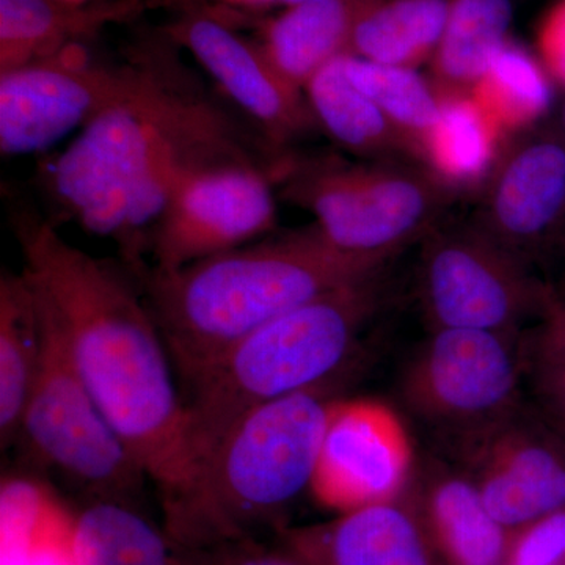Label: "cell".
<instances>
[{
    "instance_id": "6da1fadb",
    "label": "cell",
    "mask_w": 565,
    "mask_h": 565,
    "mask_svg": "<svg viewBox=\"0 0 565 565\" xmlns=\"http://www.w3.org/2000/svg\"><path fill=\"white\" fill-rule=\"evenodd\" d=\"M24 274L61 327L107 422L162 504L191 486L188 411L147 300L114 264L63 239L51 223L17 221Z\"/></svg>"
},
{
    "instance_id": "7a4b0ae2",
    "label": "cell",
    "mask_w": 565,
    "mask_h": 565,
    "mask_svg": "<svg viewBox=\"0 0 565 565\" xmlns=\"http://www.w3.org/2000/svg\"><path fill=\"white\" fill-rule=\"evenodd\" d=\"M316 228L218 253L177 270H136L173 367L189 386L230 349L274 319L381 275Z\"/></svg>"
},
{
    "instance_id": "3957f363",
    "label": "cell",
    "mask_w": 565,
    "mask_h": 565,
    "mask_svg": "<svg viewBox=\"0 0 565 565\" xmlns=\"http://www.w3.org/2000/svg\"><path fill=\"white\" fill-rule=\"evenodd\" d=\"M333 401L323 385L259 405L234 424L191 486L162 504L177 548L258 535L311 489Z\"/></svg>"
},
{
    "instance_id": "277c9868",
    "label": "cell",
    "mask_w": 565,
    "mask_h": 565,
    "mask_svg": "<svg viewBox=\"0 0 565 565\" xmlns=\"http://www.w3.org/2000/svg\"><path fill=\"white\" fill-rule=\"evenodd\" d=\"M381 300L379 275L323 294L256 330L189 386L188 440L195 473L253 408L332 377Z\"/></svg>"
},
{
    "instance_id": "5b68a950",
    "label": "cell",
    "mask_w": 565,
    "mask_h": 565,
    "mask_svg": "<svg viewBox=\"0 0 565 565\" xmlns=\"http://www.w3.org/2000/svg\"><path fill=\"white\" fill-rule=\"evenodd\" d=\"M134 77L117 102L81 129L47 172V189L82 228L118 241L134 182L156 151L181 134L228 120L193 90L158 51L134 57Z\"/></svg>"
},
{
    "instance_id": "8992f818",
    "label": "cell",
    "mask_w": 565,
    "mask_h": 565,
    "mask_svg": "<svg viewBox=\"0 0 565 565\" xmlns=\"http://www.w3.org/2000/svg\"><path fill=\"white\" fill-rule=\"evenodd\" d=\"M35 294L43 348L20 435L40 463L79 487L90 501L132 503L147 475L96 404L54 315Z\"/></svg>"
},
{
    "instance_id": "52a82bcc",
    "label": "cell",
    "mask_w": 565,
    "mask_h": 565,
    "mask_svg": "<svg viewBox=\"0 0 565 565\" xmlns=\"http://www.w3.org/2000/svg\"><path fill=\"white\" fill-rule=\"evenodd\" d=\"M445 188L433 173L394 163L318 161L291 170L285 195L315 215L334 247L385 264L434 232Z\"/></svg>"
},
{
    "instance_id": "ba28073f",
    "label": "cell",
    "mask_w": 565,
    "mask_h": 565,
    "mask_svg": "<svg viewBox=\"0 0 565 565\" xmlns=\"http://www.w3.org/2000/svg\"><path fill=\"white\" fill-rule=\"evenodd\" d=\"M520 334L435 329L403 375L405 404L455 448L515 412L527 367Z\"/></svg>"
},
{
    "instance_id": "9c48e42d",
    "label": "cell",
    "mask_w": 565,
    "mask_h": 565,
    "mask_svg": "<svg viewBox=\"0 0 565 565\" xmlns=\"http://www.w3.org/2000/svg\"><path fill=\"white\" fill-rule=\"evenodd\" d=\"M419 274L424 311L435 329L520 334L541 318L552 288L530 263L476 226L427 234Z\"/></svg>"
},
{
    "instance_id": "30bf717a",
    "label": "cell",
    "mask_w": 565,
    "mask_h": 565,
    "mask_svg": "<svg viewBox=\"0 0 565 565\" xmlns=\"http://www.w3.org/2000/svg\"><path fill=\"white\" fill-rule=\"evenodd\" d=\"M275 222L273 182L252 158L196 163L152 232V269L169 273L252 244L273 232Z\"/></svg>"
},
{
    "instance_id": "8fae6325",
    "label": "cell",
    "mask_w": 565,
    "mask_h": 565,
    "mask_svg": "<svg viewBox=\"0 0 565 565\" xmlns=\"http://www.w3.org/2000/svg\"><path fill=\"white\" fill-rule=\"evenodd\" d=\"M134 62L103 65L82 44L0 73V151L47 150L128 90Z\"/></svg>"
},
{
    "instance_id": "7c38bea8",
    "label": "cell",
    "mask_w": 565,
    "mask_h": 565,
    "mask_svg": "<svg viewBox=\"0 0 565 565\" xmlns=\"http://www.w3.org/2000/svg\"><path fill=\"white\" fill-rule=\"evenodd\" d=\"M455 452L490 514L511 533L565 508V438L537 407L520 405Z\"/></svg>"
},
{
    "instance_id": "4fadbf2b",
    "label": "cell",
    "mask_w": 565,
    "mask_h": 565,
    "mask_svg": "<svg viewBox=\"0 0 565 565\" xmlns=\"http://www.w3.org/2000/svg\"><path fill=\"white\" fill-rule=\"evenodd\" d=\"M412 468L411 438L388 405L333 401L310 492L323 508L344 514L399 500Z\"/></svg>"
},
{
    "instance_id": "5bb4252c",
    "label": "cell",
    "mask_w": 565,
    "mask_h": 565,
    "mask_svg": "<svg viewBox=\"0 0 565 565\" xmlns=\"http://www.w3.org/2000/svg\"><path fill=\"white\" fill-rule=\"evenodd\" d=\"M478 226L527 263L565 228V137L561 129L530 134L500 156L489 177Z\"/></svg>"
},
{
    "instance_id": "9a60e30c",
    "label": "cell",
    "mask_w": 565,
    "mask_h": 565,
    "mask_svg": "<svg viewBox=\"0 0 565 565\" xmlns=\"http://www.w3.org/2000/svg\"><path fill=\"white\" fill-rule=\"evenodd\" d=\"M170 36L274 143L296 139L315 125L303 92L282 79L259 44L203 14L182 18L170 28Z\"/></svg>"
},
{
    "instance_id": "2e32d148",
    "label": "cell",
    "mask_w": 565,
    "mask_h": 565,
    "mask_svg": "<svg viewBox=\"0 0 565 565\" xmlns=\"http://www.w3.org/2000/svg\"><path fill=\"white\" fill-rule=\"evenodd\" d=\"M278 537L308 565H434L422 522L397 500L321 525L282 527Z\"/></svg>"
},
{
    "instance_id": "e0dca14e",
    "label": "cell",
    "mask_w": 565,
    "mask_h": 565,
    "mask_svg": "<svg viewBox=\"0 0 565 565\" xmlns=\"http://www.w3.org/2000/svg\"><path fill=\"white\" fill-rule=\"evenodd\" d=\"M150 9V0H0V73L51 57Z\"/></svg>"
},
{
    "instance_id": "ac0fdd59",
    "label": "cell",
    "mask_w": 565,
    "mask_h": 565,
    "mask_svg": "<svg viewBox=\"0 0 565 565\" xmlns=\"http://www.w3.org/2000/svg\"><path fill=\"white\" fill-rule=\"evenodd\" d=\"M423 481V530L449 564L504 565L512 533L490 514L470 476L430 467Z\"/></svg>"
},
{
    "instance_id": "d6986e66",
    "label": "cell",
    "mask_w": 565,
    "mask_h": 565,
    "mask_svg": "<svg viewBox=\"0 0 565 565\" xmlns=\"http://www.w3.org/2000/svg\"><path fill=\"white\" fill-rule=\"evenodd\" d=\"M377 0H302L266 25L259 47L292 87L303 92L316 74L351 54L353 33Z\"/></svg>"
},
{
    "instance_id": "ffe728a7",
    "label": "cell",
    "mask_w": 565,
    "mask_h": 565,
    "mask_svg": "<svg viewBox=\"0 0 565 565\" xmlns=\"http://www.w3.org/2000/svg\"><path fill=\"white\" fill-rule=\"evenodd\" d=\"M440 111L423 161L446 188L473 185L493 172L503 154V129L471 90L438 88Z\"/></svg>"
},
{
    "instance_id": "44dd1931",
    "label": "cell",
    "mask_w": 565,
    "mask_h": 565,
    "mask_svg": "<svg viewBox=\"0 0 565 565\" xmlns=\"http://www.w3.org/2000/svg\"><path fill=\"white\" fill-rule=\"evenodd\" d=\"M43 333L39 300L28 275L0 278V438L9 445L21 433L41 362Z\"/></svg>"
},
{
    "instance_id": "7402d4cb",
    "label": "cell",
    "mask_w": 565,
    "mask_h": 565,
    "mask_svg": "<svg viewBox=\"0 0 565 565\" xmlns=\"http://www.w3.org/2000/svg\"><path fill=\"white\" fill-rule=\"evenodd\" d=\"M2 565H79L74 516L29 479L2 486Z\"/></svg>"
},
{
    "instance_id": "603a6c76",
    "label": "cell",
    "mask_w": 565,
    "mask_h": 565,
    "mask_svg": "<svg viewBox=\"0 0 565 565\" xmlns=\"http://www.w3.org/2000/svg\"><path fill=\"white\" fill-rule=\"evenodd\" d=\"M74 553L79 565H184L166 530L126 501H88L74 516Z\"/></svg>"
},
{
    "instance_id": "cb8c5ba5",
    "label": "cell",
    "mask_w": 565,
    "mask_h": 565,
    "mask_svg": "<svg viewBox=\"0 0 565 565\" xmlns=\"http://www.w3.org/2000/svg\"><path fill=\"white\" fill-rule=\"evenodd\" d=\"M344 55L323 66L303 88L316 122L345 150L362 156H385L407 151L414 154L403 134L384 111L349 79Z\"/></svg>"
},
{
    "instance_id": "d4e9b609",
    "label": "cell",
    "mask_w": 565,
    "mask_h": 565,
    "mask_svg": "<svg viewBox=\"0 0 565 565\" xmlns=\"http://www.w3.org/2000/svg\"><path fill=\"white\" fill-rule=\"evenodd\" d=\"M451 0H377L356 24L351 54L381 65L416 68L434 57Z\"/></svg>"
},
{
    "instance_id": "484cf974",
    "label": "cell",
    "mask_w": 565,
    "mask_h": 565,
    "mask_svg": "<svg viewBox=\"0 0 565 565\" xmlns=\"http://www.w3.org/2000/svg\"><path fill=\"white\" fill-rule=\"evenodd\" d=\"M512 0H451L434 73L441 90H471L508 43Z\"/></svg>"
},
{
    "instance_id": "4316f807",
    "label": "cell",
    "mask_w": 565,
    "mask_h": 565,
    "mask_svg": "<svg viewBox=\"0 0 565 565\" xmlns=\"http://www.w3.org/2000/svg\"><path fill=\"white\" fill-rule=\"evenodd\" d=\"M471 92L504 134L526 131L553 103L552 76L544 63L511 41L494 54Z\"/></svg>"
},
{
    "instance_id": "83f0119b",
    "label": "cell",
    "mask_w": 565,
    "mask_h": 565,
    "mask_svg": "<svg viewBox=\"0 0 565 565\" xmlns=\"http://www.w3.org/2000/svg\"><path fill=\"white\" fill-rule=\"evenodd\" d=\"M343 61L353 85L384 111L414 154L423 158L424 145L440 111L437 90L414 68L381 65L353 54H345Z\"/></svg>"
},
{
    "instance_id": "f1b7e54d",
    "label": "cell",
    "mask_w": 565,
    "mask_h": 565,
    "mask_svg": "<svg viewBox=\"0 0 565 565\" xmlns=\"http://www.w3.org/2000/svg\"><path fill=\"white\" fill-rule=\"evenodd\" d=\"M504 565H565V508L514 531Z\"/></svg>"
},
{
    "instance_id": "f546056e",
    "label": "cell",
    "mask_w": 565,
    "mask_h": 565,
    "mask_svg": "<svg viewBox=\"0 0 565 565\" xmlns=\"http://www.w3.org/2000/svg\"><path fill=\"white\" fill-rule=\"evenodd\" d=\"M178 552L184 565H308L281 542L270 546L259 541L258 535Z\"/></svg>"
},
{
    "instance_id": "4dcf8cb0",
    "label": "cell",
    "mask_w": 565,
    "mask_h": 565,
    "mask_svg": "<svg viewBox=\"0 0 565 565\" xmlns=\"http://www.w3.org/2000/svg\"><path fill=\"white\" fill-rule=\"evenodd\" d=\"M525 351L531 373L545 367L565 366V296L553 294L525 341Z\"/></svg>"
},
{
    "instance_id": "1f68e13d",
    "label": "cell",
    "mask_w": 565,
    "mask_h": 565,
    "mask_svg": "<svg viewBox=\"0 0 565 565\" xmlns=\"http://www.w3.org/2000/svg\"><path fill=\"white\" fill-rule=\"evenodd\" d=\"M541 62L552 79L565 87V0H557L541 21L535 36Z\"/></svg>"
},
{
    "instance_id": "d6a6232c",
    "label": "cell",
    "mask_w": 565,
    "mask_h": 565,
    "mask_svg": "<svg viewBox=\"0 0 565 565\" xmlns=\"http://www.w3.org/2000/svg\"><path fill=\"white\" fill-rule=\"evenodd\" d=\"M537 408L565 438V366L533 371Z\"/></svg>"
},
{
    "instance_id": "836d02e7",
    "label": "cell",
    "mask_w": 565,
    "mask_h": 565,
    "mask_svg": "<svg viewBox=\"0 0 565 565\" xmlns=\"http://www.w3.org/2000/svg\"><path fill=\"white\" fill-rule=\"evenodd\" d=\"M232 3H241V6H267V3L278 2V0H228Z\"/></svg>"
},
{
    "instance_id": "e575fe53",
    "label": "cell",
    "mask_w": 565,
    "mask_h": 565,
    "mask_svg": "<svg viewBox=\"0 0 565 565\" xmlns=\"http://www.w3.org/2000/svg\"><path fill=\"white\" fill-rule=\"evenodd\" d=\"M561 132L565 137V103L563 106V110H561Z\"/></svg>"
},
{
    "instance_id": "d590c367",
    "label": "cell",
    "mask_w": 565,
    "mask_h": 565,
    "mask_svg": "<svg viewBox=\"0 0 565 565\" xmlns=\"http://www.w3.org/2000/svg\"><path fill=\"white\" fill-rule=\"evenodd\" d=\"M278 2L285 3V6H292V3L302 2V0H278Z\"/></svg>"
},
{
    "instance_id": "8d00e7d4",
    "label": "cell",
    "mask_w": 565,
    "mask_h": 565,
    "mask_svg": "<svg viewBox=\"0 0 565 565\" xmlns=\"http://www.w3.org/2000/svg\"><path fill=\"white\" fill-rule=\"evenodd\" d=\"M65 2H71V3H85V2H88V0H65Z\"/></svg>"
},
{
    "instance_id": "74e56055",
    "label": "cell",
    "mask_w": 565,
    "mask_h": 565,
    "mask_svg": "<svg viewBox=\"0 0 565 565\" xmlns=\"http://www.w3.org/2000/svg\"><path fill=\"white\" fill-rule=\"evenodd\" d=\"M564 255H565V233H564Z\"/></svg>"
}]
</instances>
